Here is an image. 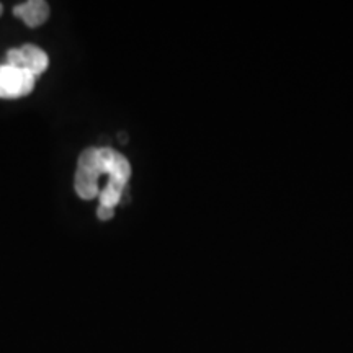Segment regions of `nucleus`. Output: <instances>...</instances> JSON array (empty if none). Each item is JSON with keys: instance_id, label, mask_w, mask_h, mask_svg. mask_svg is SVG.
I'll return each instance as SVG.
<instances>
[{"instance_id": "7ed1b4c3", "label": "nucleus", "mask_w": 353, "mask_h": 353, "mask_svg": "<svg viewBox=\"0 0 353 353\" xmlns=\"http://www.w3.org/2000/svg\"><path fill=\"white\" fill-rule=\"evenodd\" d=\"M13 15L25 21L30 28H37L43 25L50 17V6L43 0H30V2L20 3L13 8Z\"/></svg>"}, {"instance_id": "423d86ee", "label": "nucleus", "mask_w": 353, "mask_h": 353, "mask_svg": "<svg viewBox=\"0 0 353 353\" xmlns=\"http://www.w3.org/2000/svg\"><path fill=\"white\" fill-rule=\"evenodd\" d=\"M2 12H3V7H2V3H0V15H2Z\"/></svg>"}, {"instance_id": "f257e3e1", "label": "nucleus", "mask_w": 353, "mask_h": 353, "mask_svg": "<svg viewBox=\"0 0 353 353\" xmlns=\"http://www.w3.org/2000/svg\"><path fill=\"white\" fill-rule=\"evenodd\" d=\"M101 175H105V165L101 161L100 149H85L79 157L76 180H74L76 193L82 200H94L100 195L99 180Z\"/></svg>"}, {"instance_id": "39448f33", "label": "nucleus", "mask_w": 353, "mask_h": 353, "mask_svg": "<svg viewBox=\"0 0 353 353\" xmlns=\"http://www.w3.org/2000/svg\"><path fill=\"white\" fill-rule=\"evenodd\" d=\"M114 214V208H108V206H99L97 210V216H99L100 221H110Z\"/></svg>"}, {"instance_id": "20e7f679", "label": "nucleus", "mask_w": 353, "mask_h": 353, "mask_svg": "<svg viewBox=\"0 0 353 353\" xmlns=\"http://www.w3.org/2000/svg\"><path fill=\"white\" fill-rule=\"evenodd\" d=\"M21 51V69L26 72L33 74L34 77L41 76L44 70L48 69V54L43 50H39L34 44H25L20 48Z\"/></svg>"}, {"instance_id": "f03ea898", "label": "nucleus", "mask_w": 353, "mask_h": 353, "mask_svg": "<svg viewBox=\"0 0 353 353\" xmlns=\"http://www.w3.org/2000/svg\"><path fill=\"white\" fill-rule=\"evenodd\" d=\"M37 77L23 69L12 65H0V99H20L32 94Z\"/></svg>"}]
</instances>
